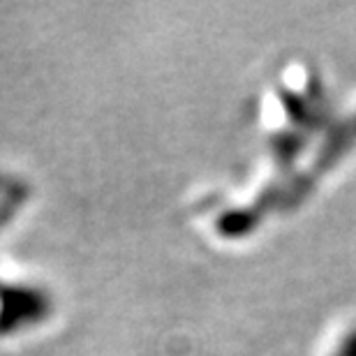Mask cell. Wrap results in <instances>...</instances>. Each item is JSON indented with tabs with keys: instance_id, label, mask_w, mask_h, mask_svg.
Here are the masks:
<instances>
[{
	"instance_id": "obj_2",
	"label": "cell",
	"mask_w": 356,
	"mask_h": 356,
	"mask_svg": "<svg viewBox=\"0 0 356 356\" xmlns=\"http://www.w3.org/2000/svg\"><path fill=\"white\" fill-rule=\"evenodd\" d=\"M51 310V298L38 287H14L3 298V317L0 329H21L42 322Z\"/></svg>"
},
{
	"instance_id": "obj_1",
	"label": "cell",
	"mask_w": 356,
	"mask_h": 356,
	"mask_svg": "<svg viewBox=\"0 0 356 356\" xmlns=\"http://www.w3.org/2000/svg\"><path fill=\"white\" fill-rule=\"evenodd\" d=\"M354 144H356V116L340 125L338 130H333L329 144L317 153L315 167L310 169L308 176L298 178L296 188L284 190V192H277L273 188L266 190L252 206H245V209H241V211H232V213H227L225 218H220L218 229L222 232L225 236H243V234L252 232L268 213L298 206V202H303V199L308 197L312 183H315L319 176H324L329 172V169L336 165Z\"/></svg>"
},
{
	"instance_id": "obj_3",
	"label": "cell",
	"mask_w": 356,
	"mask_h": 356,
	"mask_svg": "<svg viewBox=\"0 0 356 356\" xmlns=\"http://www.w3.org/2000/svg\"><path fill=\"white\" fill-rule=\"evenodd\" d=\"M333 356H356V326L352 331L345 333V338L340 340Z\"/></svg>"
}]
</instances>
